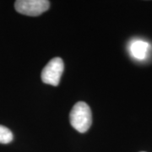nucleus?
Segmentation results:
<instances>
[{
  "label": "nucleus",
  "instance_id": "obj_5",
  "mask_svg": "<svg viewBox=\"0 0 152 152\" xmlns=\"http://www.w3.org/2000/svg\"><path fill=\"white\" fill-rule=\"evenodd\" d=\"M13 140V134L8 128L0 125V144H9Z\"/></svg>",
  "mask_w": 152,
  "mask_h": 152
},
{
  "label": "nucleus",
  "instance_id": "obj_3",
  "mask_svg": "<svg viewBox=\"0 0 152 152\" xmlns=\"http://www.w3.org/2000/svg\"><path fill=\"white\" fill-rule=\"evenodd\" d=\"M64 69V61L60 58H54L50 60L42 72V80L48 85L53 86H58Z\"/></svg>",
  "mask_w": 152,
  "mask_h": 152
},
{
  "label": "nucleus",
  "instance_id": "obj_2",
  "mask_svg": "<svg viewBox=\"0 0 152 152\" xmlns=\"http://www.w3.org/2000/svg\"><path fill=\"white\" fill-rule=\"evenodd\" d=\"M50 2L48 0H17L15 3V10L28 16H38L48 10Z\"/></svg>",
  "mask_w": 152,
  "mask_h": 152
},
{
  "label": "nucleus",
  "instance_id": "obj_1",
  "mask_svg": "<svg viewBox=\"0 0 152 152\" xmlns=\"http://www.w3.org/2000/svg\"><path fill=\"white\" fill-rule=\"evenodd\" d=\"M72 127L80 133H86L92 124V114L90 107L84 102L74 106L69 115Z\"/></svg>",
  "mask_w": 152,
  "mask_h": 152
},
{
  "label": "nucleus",
  "instance_id": "obj_4",
  "mask_svg": "<svg viewBox=\"0 0 152 152\" xmlns=\"http://www.w3.org/2000/svg\"><path fill=\"white\" fill-rule=\"evenodd\" d=\"M148 50L149 44L142 40H135L130 45L131 55L138 60L145 59L146 58Z\"/></svg>",
  "mask_w": 152,
  "mask_h": 152
}]
</instances>
